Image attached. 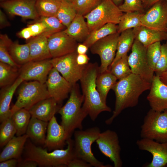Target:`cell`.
I'll return each mask as SVG.
<instances>
[{
    "label": "cell",
    "instance_id": "obj_1",
    "mask_svg": "<svg viewBox=\"0 0 167 167\" xmlns=\"http://www.w3.org/2000/svg\"><path fill=\"white\" fill-rule=\"evenodd\" d=\"M151 84L133 73L117 81L112 89L115 95L114 109L111 116L105 121V124H111L125 109L136 106L140 96L150 90Z\"/></svg>",
    "mask_w": 167,
    "mask_h": 167
},
{
    "label": "cell",
    "instance_id": "obj_2",
    "mask_svg": "<svg viewBox=\"0 0 167 167\" xmlns=\"http://www.w3.org/2000/svg\"><path fill=\"white\" fill-rule=\"evenodd\" d=\"M99 73V66L97 63H88L79 80L84 98L82 107L93 121L101 112L112 110L102 101L97 90L96 79Z\"/></svg>",
    "mask_w": 167,
    "mask_h": 167
},
{
    "label": "cell",
    "instance_id": "obj_3",
    "mask_svg": "<svg viewBox=\"0 0 167 167\" xmlns=\"http://www.w3.org/2000/svg\"><path fill=\"white\" fill-rule=\"evenodd\" d=\"M66 143L67 147L66 149H56L49 152L46 149L36 146L28 141L24 147V160L35 161L40 167H67L70 161L75 157L73 141L71 137L67 139Z\"/></svg>",
    "mask_w": 167,
    "mask_h": 167
},
{
    "label": "cell",
    "instance_id": "obj_4",
    "mask_svg": "<svg viewBox=\"0 0 167 167\" xmlns=\"http://www.w3.org/2000/svg\"><path fill=\"white\" fill-rule=\"evenodd\" d=\"M79 88L77 83L72 86L68 100L58 112L61 116V125L69 137L76 129H82V122L88 115L82 107L84 98Z\"/></svg>",
    "mask_w": 167,
    "mask_h": 167
},
{
    "label": "cell",
    "instance_id": "obj_5",
    "mask_svg": "<svg viewBox=\"0 0 167 167\" xmlns=\"http://www.w3.org/2000/svg\"><path fill=\"white\" fill-rule=\"evenodd\" d=\"M101 131L100 128L94 126L85 130L75 131L74 133V151L75 157L87 162L95 167H111L105 165L94 156L92 150V144L98 138Z\"/></svg>",
    "mask_w": 167,
    "mask_h": 167
},
{
    "label": "cell",
    "instance_id": "obj_6",
    "mask_svg": "<svg viewBox=\"0 0 167 167\" xmlns=\"http://www.w3.org/2000/svg\"><path fill=\"white\" fill-rule=\"evenodd\" d=\"M19 87L17 100L11 109V116L19 109L29 110L38 102L50 97L45 84L36 81H24Z\"/></svg>",
    "mask_w": 167,
    "mask_h": 167
},
{
    "label": "cell",
    "instance_id": "obj_7",
    "mask_svg": "<svg viewBox=\"0 0 167 167\" xmlns=\"http://www.w3.org/2000/svg\"><path fill=\"white\" fill-rule=\"evenodd\" d=\"M123 14L112 0H102L84 17L91 32L108 23L118 24Z\"/></svg>",
    "mask_w": 167,
    "mask_h": 167
},
{
    "label": "cell",
    "instance_id": "obj_8",
    "mask_svg": "<svg viewBox=\"0 0 167 167\" xmlns=\"http://www.w3.org/2000/svg\"><path fill=\"white\" fill-rule=\"evenodd\" d=\"M141 128V138L160 143L167 142V111L157 112L150 109L144 118Z\"/></svg>",
    "mask_w": 167,
    "mask_h": 167
},
{
    "label": "cell",
    "instance_id": "obj_9",
    "mask_svg": "<svg viewBox=\"0 0 167 167\" xmlns=\"http://www.w3.org/2000/svg\"><path fill=\"white\" fill-rule=\"evenodd\" d=\"M147 48L135 40L131 47V52L128 57V61L132 73L139 75L151 83L155 75L154 71L148 64Z\"/></svg>",
    "mask_w": 167,
    "mask_h": 167
},
{
    "label": "cell",
    "instance_id": "obj_10",
    "mask_svg": "<svg viewBox=\"0 0 167 167\" xmlns=\"http://www.w3.org/2000/svg\"><path fill=\"white\" fill-rule=\"evenodd\" d=\"M78 54L76 51L50 59L53 67L72 86L79 81L86 65L78 64L76 61Z\"/></svg>",
    "mask_w": 167,
    "mask_h": 167
},
{
    "label": "cell",
    "instance_id": "obj_11",
    "mask_svg": "<svg viewBox=\"0 0 167 167\" xmlns=\"http://www.w3.org/2000/svg\"><path fill=\"white\" fill-rule=\"evenodd\" d=\"M120 34L109 35L95 42L90 48L91 52L99 56L101 62L99 73L108 70L115 57Z\"/></svg>",
    "mask_w": 167,
    "mask_h": 167
},
{
    "label": "cell",
    "instance_id": "obj_12",
    "mask_svg": "<svg viewBox=\"0 0 167 167\" xmlns=\"http://www.w3.org/2000/svg\"><path fill=\"white\" fill-rule=\"evenodd\" d=\"M96 142L101 152L113 162L114 167H122L121 148L116 132L107 130L101 132Z\"/></svg>",
    "mask_w": 167,
    "mask_h": 167
},
{
    "label": "cell",
    "instance_id": "obj_13",
    "mask_svg": "<svg viewBox=\"0 0 167 167\" xmlns=\"http://www.w3.org/2000/svg\"><path fill=\"white\" fill-rule=\"evenodd\" d=\"M142 25L167 32V0H161L153 4L141 18Z\"/></svg>",
    "mask_w": 167,
    "mask_h": 167
},
{
    "label": "cell",
    "instance_id": "obj_14",
    "mask_svg": "<svg viewBox=\"0 0 167 167\" xmlns=\"http://www.w3.org/2000/svg\"><path fill=\"white\" fill-rule=\"evenodd\" d=\"M53 67L50 59L29 61L19 68V77L24 81H36L45 84Z\"/></svg>",
    "mask_w": 167,
    "mask_h": 167
},
{
    "label": "cell",
    "instance_id": "obj_15",
    "mask_svg": "<svg viewBox=\"0 0 167 167\" xmlns=\"http://www.w3.org/2000/svg\"><path fill=\"white\" fill-rule=\"evenodd\" d=\"M45 84L50 97L58 104L68 97L72 86L54 67L50 71Z\"/></svg>",
    "mask_w": 167,
    "mask_h": 167
},
{
    "label": "cell",
    "instance_id": "obj_16",
    "mask_svg": "<svg viewBox=\"0 0 167 167\" xmlns=\"http://www.w3.org/2000/svg\"><path fill=\"white\" fill-rule=\"evenodd\" d=\"M48 45L52 58L62 56L76 51L78 42L64 30L48 38Z\"/></svg>",
    "mask_w": 167,
    "mask_h": 167
},
{
    "label": "cell",
    "instance_id": "obj_17",
    "mask_svg": "<svg viewBox=\"0 0 167 167\" xmlns=\"http://www.w3.org/2000/svg\"><path fill=\"white\" fill-rule=\"evenodd\" d=\"M139 148L150 152L152 155L151 162L146 167H164L167 164V142L160 143L153 140L141 138L137 140Z\"/></svg>",
    "mask_w": 167,
    "mask_h": 167
},
{
    "label": "cell",
    "instance_id": "obj_18",
    "mask_svg": "<svg viewBox=\"0 0 167 167\" xmlns=\"http://www.w3.org/2000/svg\"><path fill=\"white\" fill-rule=\"evenodd\" d=\"M36 0H8L1 2V6L11 16L37 20L40 16L36 11Z\"/></svg>",
    "mask_w": 167,
    "mask_h": 167
},
{
    "label": "cell",
    "instance_id": "obj_19",
    "mask_svg": "<svg viewBox=\"0 0 167 167\" xmlns=\"http://www.w3.org/2000/svg\"><path fill=\"white\" fill-rule=\"evenodd\" d=\"M147 99L151 109L157 112L167 111V86L155 75Z\"/></svg>",
    "mask_w": 167,
    "mask_h": 167
},
{
    "label": "cell",
    "instance_id": "obj_20",
    "mask_svg": "<svg viewBox=\"0 0 167 167\" xmlns=\"http://www.w3.org/2000/svg\"><path fill=\"white\" fill-rule=\"evenodd\" d=\"M45 147L49 150L62 149L69 138L62 126L54 116L48 122Z\"/></svg>",
    "mask_w": 167,
    "mask_h": 167
},
{
    "label": "cell",
    "instance_id": "obj_21",
    "mask_svg": "<svg viewBox=\"0 0 167 167\" xmlns=\"http://www.w3.org/2000/svg\"><path fill=\"white\" fill-rule=\"evenodd\" d=\"M54 99L50 97L38 102L29 111L31 117L49 122L60 108Z\"/></svg>",
    "mask_w": 167,
    "mask_h": 167
},
{
    "label": "cell",
    "instance_id": "obj_22",
    "mask_svg": "<svg viewBox=\"0 0 167 167\" xmlns=\"http://www.w3.org/2000/svg\"><path fill=\"white\" fill-rule=\"evenodd\" d=\"M30 51V61H38L52 58L49 50L48 37L43 34L28 40Z\"/></svg>",
    "mask_w": 167,
    "mask_h": 167
},
{
    "label": "cell",
    "instance_id": "obj_23",
    "mask_svg": "<svg viewBox=\"0 0 167 167\" xmlns=\"http://www.w3.org/2000/svg\"><path fill=\"white\" fill-rule=\"evenodd\" d=\"M24 81L19 77L12 85L1 88L0 92V121L11 116L10 105L16 89Z\"/></svg>",
    "mask_w": 167,
    "mask_h": 167
},
{
    "label": "cell",
    "instance_id": "obj_24",
    "mask_svg": "<svg viewBox=\"0 0 167 167\" xmlns=\"http://www.w3.org/2000/svg\"><path fill=\"white\" fill-rule=\"evenodd\" d=\"M135 40L147 47L157 42L167 40V32L149 28L143 25L133 29Z\"/></svg>",
    "mask_w": 167,
    "mask_h": 167
},
{
    "label": "cell",
    "instance_id": "obj_25",
    "mask_svg": "<svg viewBox=\"0 0 167 167\" xmlns=\"http://www.w3.org/2000/svg\"><path fill=\"white\" fill-rule=\"evenodd\" d=\"M28 137L26 134L14 136L5 145L0 154V162L9 159H21L26 143Z\"/></svg>",
    "mask_w": 167,
    "mask_h": 167
},
{
    "label": "cell",
    "instance_id": "obj_26",
    "mask_svg": "<svg viewBox=\"0 0 167 167\" xmlns=\"http://www.w3.org/2000/svg\"><path fill=\"white\" fill-rule=\"evenodd\" d=\"M64 31L77 42H83L90 32L84 16L79 14Z\"/></svg>",
    "mask_w": 167,
    "mask_h": 167
},
{
    "label": "cell",
    "instance_id": "obj_27",
    "mask_svg": "<svg viewBox=\"0 0 167 167\" xmlns=\"http://www.w3.org/2000/svg\"><path fill=\"white\" fill-rule=\"evenodd\" d=\"M48 124V122L31 117L26 134L28 138L35 142L40 144H44Z\"/></svg>",
    "mask_w": 167,
    "mask_h": 167
},
{
    "label": "cell",
    "instance_id": "obj_28",
    "mask_svg": "<svg viewBox=\"0 0 167 167\" xmlns=\"http://www.w3.org/2000/svg\"><path fill=\"white\" fill-rule=\"evenodd\" d=\"M117 79L109 70L99 73L96 79L97 90L102 101L106 103L107 94L117 82Z\"/></svg>",
    "mask_w": 167,
    "mask_h": 167
},
{
    "label": "cell",
    "instance_id": "obj_29",
    "mask_svg": "<svg viewBox=\"0 0 167 167\" xmlns=\"http://www.w3.org/2000/svg\"><path fill=\"white\" fill-rule=\"evenodd\" d=\"M134 40L133 29L126 30L120 33L118 40L115 56L110 66L114 64L124 55L127 54L131 48Z\"/></svg>",
    "mask_w": 167,
    "mask_h": 167
},
{
    "label": "cell",
    "instance_id": "obj_30",
    "mask_svg": "<svg viewBox=\"0 0 167 167\" xmlns=\"http://www.w3.org/2000/svg\"><path fill=\"white\" fill-rule=\"evenodd\" d=\"M8 50L13 59L20 66L30 61V48L28 43L20 44L18 42H12Z\"/></svg>",
    "mask_w": 167,
    "mask_h": 167
},
{
    "label": "cell",
    "instance_id": "obj_31",
    "mask_svg": "<svg viewBox=\"0 0 167 167\" xmlns=\"http://www.w3.org/2000/svg\"><path fill=\"white\" fill-rule=\"evenodd\" d=\"M143 13L135 11L123 14L118 25L117 32L119 34L129 29H133L142 25L141 18Z\"/></svg>",
    "mask_w": 167,
    "mask_h": 167
},
{
    "label": "cell",
    "instance_id": "obj_32",
    "mask_svg": "<svg viewBox=\"0 0 167 167\" xmlns=\"http://www.w3.org/2000/svg\"><path fill=\"white\" fill-rule=\"evenodd\" d=\"M118 25L113 23H108L101 27L90 32L89 35L83 42L89 48L98 41L117 32Z\"/></svg>",
    "mask_w": 167,
    "mask_h": 167
},
{
    "label": "cell",
    "instance_id": "obj_33",
    "mask_svg": "<svg viewBox=\"0 0 167 167\" xmlns=\"http://www.w3.org/2000/svg\"><path fill=\"white\" fill-rule=\"evenodd\" d=\"M11 117L16 130V136L25 134L31 117L29 110L20 109L14 113Z\"/></svg>",
    "mask_w": 167,
    "mask_h": 167
},
{
    "label": "cell",
    "instance_id": "obj_34",
    "mask_svg": "<svg viewBox=\"0 0 167 167\" xmlns=\"http://www.w3.org/2000/svg\"><path fill=\"white\" fill-rule=\"evenodd\" d=\"M61 2V0H36L35 6L40 17H56Z\"/></svg>",
    "mask_w": 167,
    "mask_h": 167
},
{
    "label": "cell",
    "instance_id": "obj_35",
    "mask_svg": "<svg viewBox=\"0 0 167 167\" xmlns=\"http://www.w3.org/2000/svg\"><path fill=\"white\" fill-rule=\"evenodd\" d=\"M19 68L0 62L1 88L13 84L19 76Z\"/></svg>",
    "mask_w": 167,
    "mask_h": 167
},
{
    "label": "cell",
    "instance_id": "obj_36",
    "mask_svg": "<svg viewBox=\"0 0 167 167\" xmlns=\"http://www.w3.org/2000/svg\"><path fill=\"white\" fill-rule=\"evenodd\" d=\"M77 13L71 2L62 0L56 17L67 28L76 16Z\"/></svg>",
    "mask_w": 167,
    "mask_h": 167
},
{
    "label": "cell",
    "instance_id": "obj_37",
    "mask_svg": "<svg viewBox=\"0 0 167 167\" xmlns=\"http://www.w3.org/2000/svg\"><path fill=\"white\" fill-rule=\"evenodd\" d=\"M128 57L127 54L124 55L109 68L108 69L117 79H123L132 73L128 63Z\"/></svg>",
    "mask_w": 167,
    "mask_h": 167
},
{
    "label": "cell",
    "instance_id": "obj_38",
    "mask_svg": "<svg viewBox=\"0 0 167 167\" xmlns=\"http://www.w3.org/2000/svg\"><path fill=\"white\" fill-rule=\"evenodd\" d=\"M12 42L6 34H0V62L19 69L21 66L15 62L9 51V47Z\"/></svg>",
    "mask_w": 167,
    "mask_h": 167
},
{
    "label": "cell",
    "instance_id": "obj_39",
    "mask_svg": "<svg viewBox=\"0 0 167 167\" xmlns=\"http://www.w3.org/2000/svg\"><path fill=\"white\" fill-rule=\"evenodd\" d=\"M38 22L43 23L45 26V29L42 33L48 38L51 35L63 30L66 27L56 16L40 17Z\"/></svg>",
    "mask_w": 167,
    "mask_h": 167
},
{
    "label": "cell",
    "instance_id": "obj_40",
    "mask_svg": "<svg viewBox=\"0 0 167 167\" xmlns=\"http://www.w3.org/2000/svg\"><path fill=\"white\" fill-rule=\"evenodd\" d=\"M1 123L0 146L2 147L15 136L16 133V130L11 117Z\"/></svg>",
    "mask_w": 167,
    "mask_h": 167
},
{
    "label": "cell",
    "instance_id": "obj_41",
    "mask_svg": "<svg viewBox=\"0 0 167 167\" xmlns=\"http://www.w3.org/2000/svg\"><path fill=\"white\" fill-rule=\"evenodd\" d=\"M102 0H74L71 2L77 14L84 16L96 7Z\"/></svg>",
    "mask_w": 167,
    "mask_h": 167
},
{
    "label": "cell",
    "instance_id": "obj_42",
    "mask_svg": "<svg viewBox=\"0 0 167 167\" xmlns=\"http://www.w3.org/2000/svg\"><path fill=\"white\" fill-rule=\"evenodd\" d=\"M161 52V45L160 41L154 43L147 47V57L148 64L154 71Z\"/></svg>",
    "mask_w": 167,
    "mask_h": 167
},
{
    "label": "cell",
    "instance_id": "obj_43",
    "mask_svg": "<svg viewBox=\"0 0 167 167\" xmlns=\"http://www.w3.org/2000/svg\"><path fill=\"white\" fill-rule=\"evenodd\" d=\"M118 6L122 12L125 13L139 11L143 12L144 7L142 0H124Z\"/></svg>",
    "mask_w": 167,
    "mask_h": 167
},
{
    "label": "cell",
    "instance_id": "obj_44",
    "mask_svg": "<svg viewBox=\"0 0 167 167\" xmlns=\"http://www.w3.org/2000/svg\"><path fill=\"white\" fill-rule=\"evenodd\" d=\"M167 70V43L161 45V54L156 66L154 73L159 76Z\"/></svg>",
    "mask_w": 167,
    "mask_h": 167
},
{
    "label": "cell",
    "instance_id": "obj_45",
    "mask_svg": "<svg viewBox=\"0 0 167 167\" xmlns=\"http://www.w3.org/2000/svg\"><path fill=\"white\" fill-rule=\"evenodd\" d=\"M30 29L32 37L35 36L43 33L45 30V27L42 22L37 21L28 26Z\"/></svg>",
    "mask_w": 167,
    "mask_h": 167
},
{
    "label": "cell",
    "instance_id": "obj_46",
    "mask_svg": "<svg viewBox=\"0 0 167 167\" xmlns=\"http://www.w3.org/2000/svg\"><path fill=\"white\" fill-rule=\"evenodd\" d=\"M92 165L81 159L75 157L68 164V167H91Z\"/></svg>",
    "mask_w": 167,
    "mask_h": 167
},
{
    "label": "cell",
    "instance_id": "obj_47",
    "mask_svg": "<svg viewBox=\"0 0 167 167\" xmlns=\"http://www.w3.org/2000/svg\"><path fill=\"white\" fill-rule=\"evenodd\" d=\"M20 38L28 40L32 37V34L30 28L28 26L22 29L17 33Z\"/></svg>",
    "mask_w": 167,
    "mask_h": 167
},
{
    "label": "cell",
    "instance_id": "obj_48",
    "mask_svg": "<svg viewBox=\"0 0 167 167\" xmlns=\"http://www.w3.org/2000/svg\"><path fill=\"white\" fill-rule=\"evenodd\" d=\"M20 159H18L13 158L1 162L0 163V167H15L17 166Z\"/></svg>",
    "mask_w": 167,
    "mask_h": 167
},
{
    "label": "cell",
    "instance_id": "obj_49",
    "mask_svg": "<svg viewBox=\"0 0 167 167\" xmlns=\"http://www.w3.org/2000/svg\"><path fill=\"white\" fill-rule=\"evenodd\" d=\"M90 58L86 54H78L76 58V61L78 65L84 66L88 63Z\"/></svg>",
    "mask_w": 167,
    "mask_h": 167
},
{
    "label": "cell",
    "instance_id": "obj_50",
    "mask_svg": "<svg viewBox=\"0 0 167 167\" xmlns=\"http://www.w3.org/2000/svg\"><path fill=\"white\" fill-rule=\"evenodd\" d=\"M38 165L35 161L30 160H22L20 159L18 163L17 167H36Z\"/></svg>",
    "mask_w": 167,
    "mask_h": 167
},
{
    "label": "cell",
    "instance_id": "obj_51",
    "mask_svg": "<svg viewBox=\"0 0 167 167\" xmlns=\"http://www.w3.org/2000/svg\"><path fill=\"white\" fill-rule=\"evenodd\" d=\"M10 24L5 14L0 10V28L1 29L10 26Z\"/></svg>",
    "mask_w": 167,
    "mask_h": 167
},
{
    "label": "cell",
    "instance_id": "obj_52",
    "mask_svg": "<svg viewBox=\"0 0 167 167\" xmlns=\"http://www.w3.org/2000/svg\"><path fill=\"white\" fill-rule=\"evenodd\" d=\"M88 47L84 44H78L77 49L76 52L78 54H86L87 52Z\"/></svg>",
    "mask_w": 167,
    "mask_h": 167
},
{
    "label": "cell",
    "instance_id": "obj_53",
    "mask_svg": "<svg viewBox=\"0 0 167 167\" xmlns=\"http://www.w3.org/2000/svg\"><path fill=\"white\" fill-rule=\"evenodd\" d=\"M161 0H143L142 2L144 7L149 8L156 2Z\"/></svg>",
    "mask_w": 167,
    "mask_h": 167
},
{
    "label": "cell",
    "instance_id": "obj_54",
    "mask_svg": "<svg viewBox=\"0 0 167 167\" xmlns=\"http://www.w3.org/2000/svg\"><path fill=\"white\" fill-rule=\"evenodd\" d=\"M159 76L161 81L167 86V70L161 73Z\"/></svg>",
    "mask_w": 167,
    "mask_h": 167
},
{
    "label": "cell",
    "instance_id": "obj_55",
    "mask_svg": "<svg viewBox=\"0 0 167 167\" xmlns=\"http://www.w3.org/2000/svg\"><path fill=\"white\" fill-rule=\"evenodd\" d=\"M112 1L117 6H119V5L123 0H112Z\"/></svg>",
    "mask_w": 167,
    "mask_h": 167
},
{
    "label": "cell",
    "instance_id": "obj_56",
    "mask_svg": "<svg viewBox=\"0 0 167 167\" xmlns=\"http://www.w3.org/2000/svg\"><path fill=\"white\" fill-rule=\"evenodd\" d=\"M64 0L66 1H68L71 2H72L74 1V0Z\"/></svg>",
    "mask_w": 167,
    "mask_h": 167
},
{
    "label": "cell",
    "instance_id": "obj_57",
    "mask_svg": "<svg viewBox=\"0 0 167 167\" xmlns=\"http://www.w3.org/2000/svg\"><path fill=\"white\" fill-rule=\"evenodd\" d=\"M7 0H0V1L1 2L4 1H7Z\"/></svg>",
    "mask_w": 167,
    "mask_h": 167
},
{
    "label": "cell",
    "instance_id": "obj_58",
    "mask_svg": "<svg viewBox=\"0 0 167 167\" xmlns=\"http://www.w3.org/2000/svg\"><path fill=\"white\" fill-rule=\"evenodd\" d=\"M166 167H167V164L166 165Z\"/></svg>",
    "mask_w": 167,
    "mask_h": 167
},
{
    "label": "cell",
    "instance_id": "obj_59",
    "mask_svg": "<svg viewBox=\"0 0 167 167\" xmlns=\"http://www.w3.org/2000/svg\"></svg>",
    "mask_w": 167,
    "mask_h": 167
},
{
    "label": "cell",
    "instance_id": "obj_60",
    "mask_svg": "<svg viewBox=\"0 0 167 167\" xmlns=\"http://www.w3.org/2000/svg\"><path fill=\"white\" fill-rule=\"evenodd\" d=\"M143 0H142V1Z\"/></svg>",
    "mask_w": 167,
    "mask_h": 167
}]
</instances>
